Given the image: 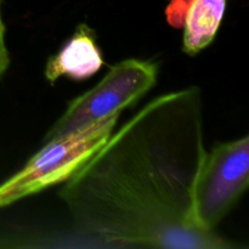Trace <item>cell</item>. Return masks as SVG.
I'll return each instance as SVG.
<instances>
[{
	"label": "cell",
	"instance_id": "6da1fadb",
	"mask_svg": "<svg viewBox=\"0 0 249 249\" xmlns=\"http://www.w3.org/2000/svg\"><path fill=\"white\" fill-rule=\"evenodd\" d=\"M198 87L148 102L65 181L58 197L75 228L122 247H238L206 232L192 194L206 157Z\"/></svg>",
	"mask_w": 249,
	"mask_h": 249
},
{
	"label": "cell",
	"instance_id": "7a4b0ae2",
	"mask_svg": "<svg viewBox=\"0 0 249 249\" xmlns=\"http://www.w3.org/2000/svg\"><path fill=\"white\" fill-rule=\"evenodd\" d=\"M121 113L45 141L21 170L0 184V208L65 182L113 133Z\"/></svg>",
	"mask_w": 249,
	"mask_h": 249
},
{
	"label": "cell",
	"instance_id": "3957f363",
	"mask_svg": "<svg viewBox=\"0 0 249 249\" xmlns=\"http://www.w3.org/2000/svg\"><path fill=\"white\" fill-rule=\"evenodd\" d=\"M158 78V65L148 60L128 58L109 68L104 78L68 104L44 140L70 134L133 106Z\"/></svg>",
	"mask_w": 249,
	"mask_h": 249
},
{
	"label": "cell",
	"instance_id": "277c9868",
	"mask_svg": "<svg viewBox=\"0 0 249 249\" xmlns=\"http://www.w3.org/2000/svg\"><path fill=\"white\" fill-rule=\"evenodd\" d=\"M249 184V136L216 143L207 151L195 182L192 216L201 230L215 229Z\"/></svg>",
	"mask_w": 249,
	"mask_h": 249
},
{
	"label": "cell",
	"instance_id": "5b68a950",
	"mask_svg": "<svg viewBox=\"0 0 249 249\" xmlns=\"http://www.w3.org/2000/svg\"><path fill=\"white\" fill-rule=\"evenodd\" d=\"M104 63L94 31L82 23L60 51L49 58L44 75L50 84H53L61 77L85 80L96 74Z\"/></svg>",
	"mask_w": 249,
	"mask_h": 249
},
{
	"label": "cell",
	"instance_id": "8992f818",
	"mask_svg": "<svg viewBox=\"0 0 249 249\" xmlns=\"http://www.w3.org/2000/svg\"><path fill=\"white\" fill-rule=\"evenodd\" d=\"M228 0H194L184 24L182 51L196 56L211 45L220 28Z\"/></svg>",
	"mask_w": 249,
	"mask_h": 249
},
{
	"label": "cell",
	"instance_id": "52a82bcc",
	"mask_svg": "<svg viewBox=\"0 0 249 249\" xmlns=\"http://www.w3.org/2000/svg\"><path fill=\"white\" fill-rule=\"evenodd\" d=\"M192 1L194 0H170L165 9L168 23L174 28H182Z\"/></svg>",
	"mask_w": 249,
	"mask_h": 249
},
{
	"label": "cell",
	"instance_id": "ba28073f",
	"mask_svg": "<svg viewBox=\"0 0 249 249\" xmlns=\"http://www.w3.org/2000/svg\"><path fill=\"white\" fill-rule=\"evenodd\" d=\"M10 66V53L6 45V27L1 15L0 7V78L5 74Z\"/></svg>",
	"mask_w": 249,
	"mask_h": 249
},
{
	"label": "cell",
	"instance_id": "9c48e42d",
	"mask_svg": "<svg viewBox=\"0 0 249 249\" xmlns=\"http://www.w3.org/2000/svg\"><path fill=\"white\" fill-rule=\"evenodd\" d=\"M1 1H2V0H0V7H1Z\"/></svg>",
	"mask_w": 249,
	"mask_h": 249
}]
</instances>
